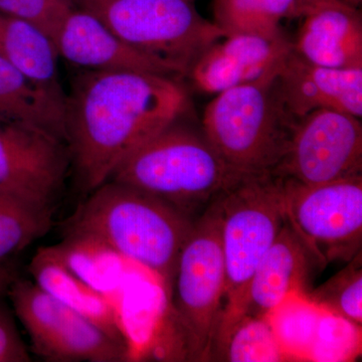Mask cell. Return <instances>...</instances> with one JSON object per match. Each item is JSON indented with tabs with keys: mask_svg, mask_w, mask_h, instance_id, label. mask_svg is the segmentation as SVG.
Here are the masks:
<instances>
[{
	"mask_svg": "<svg viewBox=\"0 0 362 362\" xmlns=\"http://www.w3.org/2000/svg\"><path fill=\"white\" fill-rule=\"evenodd\" d=\"M361 171V118L318 109L295 124L284 156L273 173L312 187L356 177Z\"/></svg>",
	"mask_w": 362,
	"mask_h": 362,
	"instance_id": "cell-10",
	"label": "cell"
},
{
	"mask_svg": "<svg viewBox=\"0 0 362 362\" xmlns=\"http://www.w3.org/2000/svg\"><path fill=\"white\" fill-rule=\"evenodd\" d=\"M312 262L316 259L286 221L252 276L245 315L265 318L292 293L306 292Z\"/></svg>",
	"mask_w": 362,
	"mask_h": 362,
	"instance_id": "cell-16",
	"label": "cell"
},
{
	"mask_svg": "<svg viewBox=\"0 0 362 362\" xmlns=\"http://www.w3.org/2000/svg\"><path fill=\"white\" fill-rule=\"evenodd\" d=\"M303 18L293 49L315 65L362 69V18L344 0L317 4Z\"/></svg>",
	"mask_w": 362,
	"mask_h": 362,
	"instance_id": "cell-15",
	"label": "cell"
},
{
	"mask_svg": "<svg viewBox=\"0 0 362 362\" xmlns=\"http://www.w3.org/2000/svg\"><path fill=\"white\" fill-rule=\"evenodd\" d=\"M216 199L226 289L214 350L245 315L252 276L287 221L284 178L273 173L244 175Z\"/></svg>",
	"mask_w": 362,
	"mask_h": 362,
	"instance_id": "cell-3",
	"label": "cell"
},
{
	"mask_svg": "<svg viewBox=\"0 0 362 362\" xmlns=\"http://www.w3.org/2000/svg\"><path fill=\"white\" fill-rule=\"evenodd\" d=\"M214 351L230 362L288 361L266 318L244 315Z\"/></svg>",
	"mask_w": 362,
	"mask_h": 362,
	"instance_id": "cell-23",
	"label": "cell"
},
{
	"mask_svg": "<svg viewBox=\"0 0 362 362\" xmlns=\"http://www.w3.org/2000/svg\"><path fill=\"white\" fill-rule=\"evenodd\" d=\"M226 289L216 199L194 221L181 249L168 302L187 357L211 358Z\"/></svg>",
	"mask_w": 362,
	"mask_h": 362,
	"instance_id": "cell-7",
	"label": "cell"
},
{
	"mask_svg": "<svg viewBox=\"0 0 362 362\" xmlns=\"http://www.w3.org/2000/svg\"><path fill=\"white\" fill-rule=\"evenodd\" d=\"M284 178L286 218L317 263L351 261L362 240V175L325 185Z\"/></svg>",
	"mask_w": 362,
	"mask_h": 362,
	"instance_id": "cell-9",
	"label": "cell"
},
{
	"mask_svg": "<svg viewBox=\"0 0 362 362\" xmlns=\"http://www.w3.org/2000/svg\"><path fill=\"white\" fill-rule=\"evenodd\" d=\"M76 6L75 0H0V13L32 23L52 40Z\"/></svg>",
	"mask_w": 362,
	"mask_h": 362,
	"instance_id": "cell-26",
	"label": "cell"
},
{
	"mask_svg": "<svg viewBox=\"0 0 362 362\" xmlns=\"http://www.w3.org/2000/svg\"><path fill=\"white\" fill-rule=\"evenodd\" d=\"M181 117L127 157L109 180L154 195L192 216L244 175L226 163L204 131L181 122Z\"/></svg>",
	"mask_w": 362,
	"mask_h": 362,
	"instance_id": "cell-4",
	"label": "cell"
},
{
	"mask_svg": "<svg viewBox=\"0 0 362 362\" xmlns=\"http://www.w3.org/2000/svg\"><path fill=\"white\" fill-rule=\"evenodd\" d=\"M175 78L148 71L81 70L66 94V145L78 185L110 180L133 152L185 114Z\"/></svg>",
	"mask_w": 362,
	"mask_h": 362,
	"instance_id": "cell-1",
	"label": "cell"
},
{
	"mask_svg": "<svg viewBox=\"0 0 362 362\" xmlns=\"http://www.w3.org/2000/svg\"><path fill=\"white\" fill-rule=\"evenodd\" d=\"M75 1H77V0H75Z\"/></svg>",
	"mask_w": 362,
	"mask_h": 362,
	"instance_id": "cell-30",
	"label": "cell"
},
{
	"mask_svg": "<svg viewBox=\"0 0 362 362\" xmlns=\"http://www.w3.org/2000/svg\"><path fill=\"white\" fill-rule=\"evenodd\" d=\"M214 23L226 35L282 37V21L299 18L296 0H214Z\"/></svg>",
	"mask_w": 362,
	"mask_h": 362,
	"instance_id": "cell-21",
	"label": "cell"
},
{
	"mask_svg": "<svg viewBox=\"0 0 362 362\" xmlns=\"http://www.w3.org/2000/svg\"><path fill=\"white\" fill-rule=\"evenodd\" d=\"M52 211L0 192V262L18 254L49 232Z\"/></svg>",
	"mask_w": 362,
	"mask_h": 362,
	"instance_id": "cell-22",
	"label": "cell"
},
{
	"mask_svg": "<svg viewBox=\"0 0 362 362\" xmlns=\"http://www.w3.org/2000/svg\"><path fill=\"white\" fill-rule=\"evenodd\" d=\"M16 275L13 269L4 262H0V299L2 295L7 294L9 287L16 280Z\"/></svg>",
	"mask_w": 362,
	"mask_h": 362,
	"instance_id": "cell-28",
	"label": "cell"
},
{
	"mask_svg": "<svg viewBox=\"0 0 362 362\" xmlns=\"http://www.w3.org/2000/svg\"><path fill=\"white\" fill-rule=\"evenodd\" d=\"M76 4L175 77L187 76L197 59L226 37L189 0H77Z\"/></svg>",
	"mask_w": 362,
	"mask_h": 362,
	"instance_id": "cell-6",
	"label": "cell"
},
{
	"mask_svg": "<svg viewBox=\"0 0 362 362\" xmlns=\"http://www.w3.org/2000/svg\"><path fill=\"white\" fill-rule=\"evenodd\" d=\"M30 273L45 291L125 340L114 307L104 294L78 275L63 247L40 249L30 264Z\"/></svg>",
	"mask_w": 362,
	"mask_h": 362,
	"instance_id": "cell-17",
	"label": "cell"
},
{
	"mask_svg": "<svg viewBox=\"0 0 362 362\" xmlns=\"http://www.w3.org/2000/svg\"><path fill=\"white\" fill-rule=\"evenodd\" d=\"M59 57L81 70L148 71L175 78L165 66L123 42L103 21L76 6L54 39Z\"/></svg>",
	"mask_w": 362,
	"mask_h": 362,
	"instance_id": "cell-14",
	"label": "cell"
},
{
	"mask_svg": "<svg viewBox=\"0 0 362 362\" xmlns=\"http://www.w3.org/2000/svg\"><path fill=\"white\" fill-rule=\"evenodd\" d=\"M323 310L308 293L295 292L265 317L288 361H310Z\"/></svg>",
	"mask_w": 362,
	"mask_h": 362,
	"instance_id": "cell-20",
	"label": "cell"
},
{
	"mask_svg": "<svg viewBox=\"0 0 362 362\" xmlns=\"http://www.w3.org/2000/svg\"><path fill=\"white\" fill-rule=\"evenodd\" d=\"M293 49L285 35H226L197 59L187 76L207 94L252 84L278 76Z\"/></svg>",
	"mask_w": 362,
	"mask_h": 362,
	"instance_id": "cell-12",
	"label": "cell"
},
{
	"mask_svg": "<svg viewBox=\"0 0 362 362\" xmlns=\"http://www.w3.org/2000/svg\"><path fill=\"white\" fill-rule=\"evenodd\" d=\"M68 221L71 242L128 259L158 279L168 294L192 216L137 188L108 180L89 192Z\"/></svg>",
	"mask_w": 362,
	"mask_h": 362,
	"instance_id": "cell-2",
	"label": "cell"
},
{
	"mask_svg": "<svg viewBox=\"0 0 362 362\" xmlns=\"http://www.w3.org/2000/svg\"><path fill=\"white\" fill-rule=\"evenodd\" d=\"M70 168L66 142L37 126L0 120V192L54 213Z\"/></svg>",
	"mask_w": 362,
	"mask_h": 362,
	"instance_id": "cell-11",
	"label": "cell"
},
{
	"mask_svg": "<svg viewBox=\"0 0 362 362\" xmlns=\"http://www.w3.org/2000/svg\"><path fill=\"white\" fill-rule=\"evenodd\" d=\"M296 1L298 13H299V18H301L312 7L317 6V4H322V2L328 1V0H296Z\"/></svg>",
	"mask_w": 362,
	"mask_h": 362,
	"instance_id": "cell-29",
	"label": "cell"
},
{
	"mask_svg": "<svg viewBox=\"0 0 362 362\" xmlns=\"http://www.w3.org/2000/svg\"><path fill=\"white\" fill-rule=\"evenodd\" d=\"M189 1H190V0H189Z\"/></svg>",
	"mask_w": 362,
	"mask_h": 362,
	"instance_id": "cell-31",
	"label": "cell"
},
{
	"mask_svg": "<svg viewBox=\"0 0 362 362\" xmlns=\"http://www.w3.org/2000/svg\"><path fill=\"white\" fill-rule=\"evenodd\" d=\"M277 77L223 90L204 110L206 139L242 175L273 173L298 121L286 108Z\"/></svg>",
	"mask_w": 362,
	"mask_h": 362,
	"instance_id": "cell-5",
	"label": "cell"
},
{
	"mask_svg": "<svg viewBox=\"0 0 362 362\" xmlns=\"http://www.w3.org/2000/svg\"><path fill=\"white\" fill-rule=\"evenodd\" d=\"M30 352L16 327L13 314L0 303V362H28Z\"/></svg>",
	"mask_w": 362,
	"mask_h": 362,
	"instance_id": "cell-27",
	"label": "cell"
},
{
	"mask_svg": "<svg viewBox=\"0 0 362 362\" xmlns=\"http://www.w3.org/2000/svg\"><path fill=\"white\" fill-rule=\"evenodd\" d=\"M9 299L33 354L52 362H119L128 357L127 343L35 282L16 278Z\"/></svg>",
	"mask_w": 362,
	"mask_h": 362,
	"instance_id": "cell-8",
	"label": "cell"
},
{
	"mask_svg": "<svg viewBox=\"0 0 362 362\" xmlns=\"http://www.w3.org/2000/svg\"><path fill=\"white\" fill-rule=\"evenodd\" d=\"M351 263L310 295L324 308L361 326L362 271L361 252Z\"/></svg>",
	"mask_w": 362,
	"mask_h": 362,
	"instance_id": "cell-25",
	"label": "cell"
},
{
	"mask_svg": "<svg viewBox=\"0 0 362 362\" xmlns=\"http://www.w3.org/2000/svg\"><path fill=\"white\" fill-rule=\"evenodd\" d=\"M286 108L295 119L318 109L362 116V69L315 65L294 49L277 77Z\"/></svg>",
	"mask_w": 362,
	"mask_h": 362,
	"instance_id": "cell-13",
	"label": "cell"
},
{
	"mask_svg": "<svg viewBox=\"0 0 362 362\" xmlns=\"http://www.w3.org/2000/svg\"><path fill=\"white\" fill-rule=\"evenodd\" d=\"M0 57L54 96L66 100L59 81L56 45L37 26L0 13Z\"/></svg>",
	"mask_w": 362,
	"mask_h": 362,
	"instance_id": "cell-18",
	"label": "cell"
},
{
	"mask_svg": "<svg viewBox=\"0 0 362 362\" xmlns=\"http://www.w3.org/2000/svg\"><path fill=\"white\" fill-rule=\"evenodd\" d=\"M0 120L37 126L66 143L65 100L0 57Z\"/></svg>",
	"mask_w": 362,
	"mask_h": 362,
	"instance_id": "cell-19",
	"label": "cell"
},
{
	"mask_svg": "<svg viewBox=\"0 0 362 362\" xmlns=\"http://www.w3.org/2000/svg\"><path fill=\"white\" fill-rule=\"evenodd\" d=\"M361 351V326L324 308L310 361H351Z\"/></svg>",
	"mask_w": 362,
	"mask_h": 362,
	"instance_id": "cell-24",
	"label": "cell"
}]
</instances>
